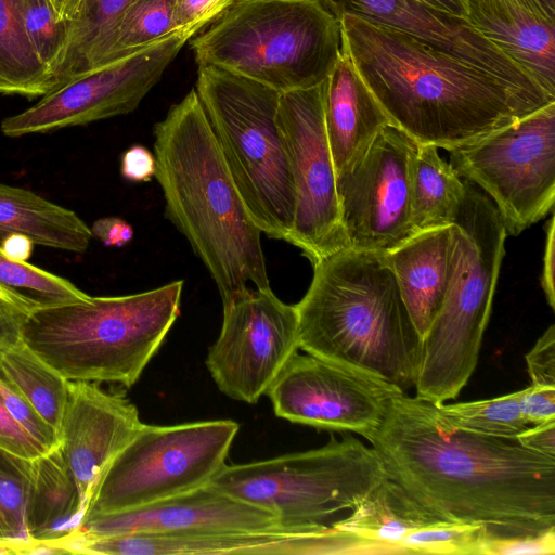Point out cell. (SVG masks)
I'll return each mask as SVG.
<instances>
[{
	"instance_id": "9c48e42d",
	"label": "cell",
	"mask_w": 555,
	"mask_h": 555,
	"mask_svg": "<svg viewBox=\"0 0 555 555\" xmlns=\"http://www.w3.org/2000/svg\"><path fill=\"white\" fill-rule=\"evenodd\" d=\"M387 474L372 447L352 435L323 447L246 464L228 465L212 477L219 490L267 509L289 528H317L352 509Z\"/></svg>"
},
{
	"instance_id": "4fadbf2b",
	"label": "cell",
	"mask_w": 555,
	"mask_h": 555,
	"mask_svg": "<svg viewBox=\"0 0 555 555\" xmlns=\"http://www.w3.org/2000/svg\"><path fill=\"white\" fill-rule=\"evenodd\" d=\"M416 144L389 124L347 170L336 176L340 223L348 247L387 253L417 232L410 193Z\"/></svg>"
},
{
	"instance_id": "83f0119b",
	"label": "cell",
	"mask_w": 555,
	"mask_h": 555,
	"mask_svg": "<svg viewBox=\"0 0 555 555\" xmlns=\"http://www.w3.org/2000/svg\"><path fill=\"white\" fill-rule=\"evenodd\" d=\"M180 30L175 18V0H133L91 55L86 73L132 55Z\"/></svg>"
},
{
	"instance_id": "3957f363",
	"label": "cell",
	"mask_w": 555,
	"mask_h": 555,
	"mask_svg": "<svg viewBox=\"0 0 555 555\" xmlns=\"http://www.w3.org/2000/svg\"><path fill=\"white\" fill-rule=\"evenodd\" d=\"M153 134L166 216L208 270L222 306L248 284L269 288L262 232L248 215L195 89L169 108Z\"/></svg>"
},
{
	"instance_id": "ba28073f",
	"label": "cell",
	"mask_w": 555,
	"mask_h": 555,
	"mask_svg": "<svg viewBox=\"0 0 555 555\" xmlns=\"http://www.w3.org/2000/svg\"><path fill=\"white\" fill-rule=\"evenodd\" d=\"M194 89L249 217L288 243L296 193L278 122L281 93L210 65L198 66Z\"/></svg>"
},
{
	"instance_id": "8fae6325",
	"label": "cell",
	"mask_w": 555,
	"mask_h": 555,
	"mask_svg": "<svg viewBox=\"0 0 555 555\" xmlns=\"http://www.w3.org/2000/svg\"><path fill=\"white\" fill-rule=\"evenodd\" d=\"M448 152L457 175L492 201L506 234H520L553 210L555 102Z\"/></svg>"
},
{
	"instance_id": "4316f807",
	"label": "cell",
	"mask_w": 555,
	"mask_h": 555,
	"mask_svg": "<svg viewBox=\"0 0 555 555\" xmlns=\"http://www.w3.org/2000/svg\"><path fill=\"white\" fill-rule=\"evenodd\" d=\"M410 193L416 231L453 223L464 195V181L438 147L416 144L411 162Z\"/></svg>"
},
{
	"instance_id": "f546056e",
	"label": "cell",
	"mask_w": 555,
	"mask_h": 555,
	"mask_svg": "<svg viewBox=\"0 0 555 555\" xmlns=\"http://www.w3.org/2000/svg\"><path fill=\"white\" fill-rule=\"evenodd\" d=\"M0 369L59 437L68 379L46 363L24 341L0 353Z\"/></svg>"
},
{
	"instance_id": "816d5d0a",
	"label": "cell",
	"mask_w": 555,
	"mask_h": 555,
	"mask_svg": "<svg viewBox=\"0 0 555 555\" xmlns=\"http://www.w3.org/2000/svg\"><path fill=\"white\" fill-rule=\"evenodd\" d=\"M0 555H22L21 550L5 543H0Z\"/></svg>"
},
{
	"instance_id": "6da1fadb",
	"label": "cell",
	"mask_w": 555,
	"mask_h": 555,
	"mask_svg": "<svg viewBox=\"0 0 555 555\" xmlns=\"http://www.w3.org/2000/svg\"><path fill=\"white\" fill-rule=\"evenodd\" d=\"M365 438L387 477L439 520L480 524L500 537L555 527V457L516 439L456 428L437 404L403 390Z\"/></svg>"
},
{
	"instance_id": "b9f144b4",
	"label": "cell",
	"mask_w": 555,
	"mask_h": 555,
	"mask_svg": "<svg viewBox=\"0 0 555 555\" xmlns=\"http://www.w3.org/2000/svg\"><path fill=\"white\" fill-rule=\"evenodd\" d=\"M519 406L528 424L555 420V387L531 385L521 389Z\"/></svg>"
},
{
	"instance_id": "7c38bea8",
	"label": "cell",
	"mask_w": 555,
	"mask_h": 555,
	"mask_svg": "<svg viewBox=\"0 0 555 555\" xmlns=\"http://www.w3.org/2000/svg\"><path fill=\"white\" fill-rule=\"evenodd\" d=\"M278 122L296 193L288 243L313 263L348 247L340 223L334 167L324 120V81L281 93Z\"/></svg>"
},
{
	"instance_id": "60d3db41",
	"label": "cell",
	"mask_w": 555,
	"mask_h": 555,
	"mask_svg": "<svg viewBox=\"0 0 555 555\" xmlns=\"http://www.w3.org/2000/svg\"><path fill=\"white\" fill-rule=\"evenodd\" d=\"M234 0H175V18L179 29H204Z\"/></svg>"
},
{
	"instance_id": "681fc988",
	"label": "cell",
	"mask_w": 555,
	"mask_h": 555,
	"mask_svg": "<svg viewBox=\"0 0 555 555\" xmlns=\"http://www.w3.org/2000/svg\"><path fill=\"white\" fill-rule=\"evenodd\" d=\"M437 11L467 18V0H417Z\"/></svg>"
},
{
	"instance_id": "277c9868",
	"label": "cell",
	"mask_w": 555,
	"mask_h": 555,
	"mask_svg": "<svg viewBox=\"0 0 555 555\" xmlns=\"http://www.w3.org/2000/svg\"><path fill=\"white\" fill-rule=\"evenodd\" d=\"M312 264L295 305L299 349L403 391L415 387L423 339L385 254L346 247Z\"/></svg>"
},
{
	"instance_id": "cb8c5ba5",
	"label": "cell",
	"mask_w": 555,
	"mask_h": 555,
	"mask_svg": "<svg viewBox=\"0 0 555 555\" xmlns=\"http://www.w3.org/2000/svg\"><path fill=\"white\" fill-rule=\"evenodd\" d=\"M85 511L78 485L60 448L33 459L26 506V529L30 541L65 550L64 544L79 529Z\"/></svg>"
},
{
	"instance_id": "f907efd6",
	"label": "cell",
	"mask_w": 555,
	"mask_h": 555,
	"mask_svg": "<svg viewBox=\"0 0 555 555\" xmlns=\"http://www.w3.org/2000/svg\"><path fill=\"white\" fill-rule=\"evenodd\" d=\"M61 20L69 21L75 15L81 0H50Z\"/></svg>"
},
{
	"instance_id": "ab89813d",
	"label": "cell",
	"mask_w": 555,
	"mask_h": 555,
	"mask_svg": "<svg viewBox=\"0 0 555 555\" xmlns=\"http://www.w3.org/2000/svg\"><path fill=\"white\" fill-rule=\"evenodd\" d=\"M0 448L29 460L49 451L9 413L1 400Z\"/></svg>"
},
{
	"instance_id": "bcb514c9",
	"label": "cell",
	"mask_w": 555,
	"mask_h": 555,
	"mask_svg": "<svg viewBox=\"0 0 555 555\" xmlns=\"http://www.w3.org/2000/svg\"><path fill=\"white\" fill-rule=\"evenodd\" d=\"M27 315L0 300V353L23 341L22 330Z\"/></svg>"
},
{
	"instance_id": "8992f818",
	"label": "cell",
	"mask_w": 555,
	"mask_h": 555,
	"mask_svg": "<svg viewBox=\"0 0 555 555\" xmlns=\"http://www.w3.org/2000/svg\"><path fill=\"white\" fill-rule=\"evenodd\" d=\"M189 41L198 66H216L280 93L326 80L341 24L321 0H234Z\"/></svg>"
},
{
	"instance_id": "5b68a950",
	"label": "cell",
	"mask_w": 555,
	"mask_h": 555,
	"mask_svg": "<svg viewBox=\"0 0 555 555\" xmlns=\"http://www.w3.org/2000/svg\"><path fill=\"white\" fill-rule=\"evenodd\" d=\"M183 284L35 311L24 322L23 341L68 380L130 388L179 317Z\"/></svg>"
},
{
	"instance_id": "1f68e13d",
	"label": "cell",
	"mask_w": 555,
	"mask_h": 555,
	"mask_svg": "<svg viewBox=\"0 0 555 555\" xmlns=\"http://www.w3.org/2000/svg\"><path fill=\"white\" fill-rule=\"evenodd\" d=\"M132 1L81 0L69 20L67 44L53 76L51 92L86 73L91 55Z\"/></svg>"
},
{
	"instance_id": "836d02e7",
	"label": "cell",
	"mask_w": 555,
	"mask_h": 555,
	"mask_svg": "<svg viewBox=\"0 0 555 555\" xmlns=\"http://www.w3.org/2000/svg\"><path fill=\"white\" fill-rule=\"evenodd\" d=\"M521 390L505 396L453 404H439L447 422L474 434L515 439L527 428L520 406Z\"/></svg>"
},
{
	"instance_id": "d4e9b609",
	"label": "cell",
	"mask_w": 555,
	"mask_h": 555,
	"mask_svg": "<svg viewBox=\"0 0 555 555\" xmlns=\"http://www.w3.org/2000/svg\"><path fill=\"white\" fill-rule=\"evenodd\" d=\"M350 511L332 526L353 538L363 554H401L399 542L409 532L439 520L389 478Z\"/></svg>"
},
{
	"instance_id": "c3c4849f",
	"label": "cell",
	"mask_w": 555,
	"mask_h": 555,
	"mask_svg": "<svg viewBox=\"0 0 555 555\" xmlns=\"http://www.w3.org/2000/svg\"><path fill=\"white\" fill-rule=\"evenodd\" d=\"M34 245L27 236L12 234L2 242L0 249L13 260L27 261L33 253Z\"/></svg>"
},
{
	"instance_id": "f5cc1de1",
	"label": "cell",
	"mask_w": 555,
	"mask_h": 555,
	"mask_svg": "<svg viewBox=\"0 0 555 555\" xmlns=\"http://www.w3.org/2000/svg\"><path fill=\"white\" fill-rule=\"evenodd\" d=\"M542 7L550 12L552 15H555V0H538Z\"/></svg>"
},
{
	"instance_id": "7a4b0ae2",
	"label": "cell",
	"mask_w": 555,
	"mask_h": 555,
	"mask_svg": "<svg viewBox=\"0 0 555 555\" xmlns=\"http://www.w3.org/2000/svg\"><path fill=\"white\" fill-rule=\"evenodd\" d=\"M343 44L390 124L447 151L555 99L524 90L400 30L345 14Z\"/></svg>"
},
{
	"instance_id": "ffe728a7",
	"label": "cell",
	"mask_w": 555,
	"mask_h": 555,
	"mask_svg": "<svg viewBox=\"0 0 555 555\" xmlns=\"http://www.w3.org/2000/svg\"><path fill=\"white\" fill-rule=\"evenodd\" d=\"M282 526L274 514L208 483L125 513L89 517L74 535L105 538L132 533L267 530Z\"/></svg>"
},
{
	"instance_id": "52a82bcc",
	"label": "cell",
	"mask_w": 555,
	"mask_h": 555,
	"mask_svg": "<svg viewBox=\"0 0 555 555\" xmlns=\"http://www.w3.org/2000/svg\"><path fill=\"white\" fill-rule=\"evenodd\" d=\"M452 224L454 274L446 300L423 337L414 387L416 397L437 405L455 399L477 366L506 237L492 201L466 180Z\"/></svg>"
},
{
	"instance_id": "74e56055",
	"label": "cell",
	"mask_w": 555,
	"mask_h": 555,
	"mask_svg": "<svg viewBox=\"0 0 555 555\" xmlns=\"http://www.w3.org/2000/svg\"><path fill=\"white\" fill-rule=\"evenodd\" d=\"M555 527L524 535L500 537L491 534L481 555H554Z\"/></svg>"
},
{
	"instance_id": "7dc6e473",
	"label": "cell",
	"mask_w": 555,
	"mask_h": 555,
	"mask_svg": "<svg viewBox=\"0 0 555 555\" xmlns=\"http://www.w3.org/2000/svg\"><path fill=\"white\" fill-rule=\"evenodd\" d=\"M554 255H555V219L554 215L550 218L546 225V242L543 258V269L541 275V286L545 294L550 307L555 309V289H554Z\"/></svg>"
},
{
	"instance_id": "d590c367",
	"label": "cell",
	"mask_w": 555,
	"mask_h": 555,
	"mask_svg": "<svg viewBox=\"0 0 555 555\" xmlns=\"http://www.w3.org/2000/svg\"><path fill=\"white\" fill-rule=\"evenodd\" d=\"M18 7L33 48L49 69L52 85L67 44L69 21L60 18L50 0H18Z\"/></svg>"
},
{
	"instance_id": "484cf974",
	"label": "cell",
	"mask_w": 555,
	"mask_h": 555,
	"mask_svg": "<svg viewBox=\"0 0 555 555\" xmlns=\"http://www.w3.org/2000/svg\"><path fill=\"white\" fill-rule=\"evenodd\" d=\"M12 234L73 253L86 251L92 238L90 228L75 211L29 190L0 184V246Z\"/></svg>"
},
{
	"instance_id": "e575fe53",
	"label": "cell",
	"mask_w": 555,
	"mask_h": 555,
	"mask_svg": "<svg viewBox=\"0 0 555 555\" xmlns=\"http://www.w3.org/2000/svg\"><path fill=\"white\" fill-rule=\"evenodd\" d=\"M491 534L480 524L437 520L409 532L399 550L401 554L481 555Z\"/></svg>"
},
{
	"instance_id": "d6986e66",
	"label": "cell",
	"mask_w": 555,
	"mask_h": 555,
	"mask_svg": "<svg viewBox=\"0 0 555 555\" xmlns=\"http://www.w3.org/2000/svg\"><path fill=\"white\" fill-rule=\"evenodd\" d=\"M336 17L354 15L414 36L529 92L546 93L519 65L478 33L467 18L417 0H321Z\"/></svg>"
},
{
	"instance_id": "f1b7e54d",
	"label": "cell",
	"mask_w": 555,
	"mask_h": 555,
	"mask_svg": "<svg viewBox=\"0 0 555 555\" xmlns=\"http://www.w3.org/2000/svg\"><path fill=\"white\" fill-rule=\"evenodd\" d=\"M51 90V74L33 48L18 0H0V93L35 98Z\"/></svg>"
},
{
	"instance_id": "ee69618b",
	"label": "cell",
	"mask_w": 555,
	"mask_h": 555,
	"mask_svg": "<svg viewBox=\"0 0 555 555\" xmlns=\"http://www.w3.org/2000/svg\"><path fill=\"white\" fill-rule=\"evenodd\" d=\"M92 236L106 247H122L133 238V228L119 217H104L95 220L90 228Z\"/></svg>"
},
{
	"instance_id": "d6a6232c",
	"label": "cell",
	"mask_w": 555,
	"mask_h": 555,
	"mask_svg": "<svg viewBox=\"0 0 555 555\" xmlns=\"http://www.w3.org/2000/svg\"><path fill=\"white\" fill-rule=\"evenodd\" d=\"M33 477V460L0 448V543L31 555L34 544L26 529V506Z\"/></svg>"
},
{
	"instance_id": "f6af8a7d",
	"label": "cell",
	"mask_w": 555,
	"mask_h": 555,
	"mask_svg": "<svg viewBox=\"0 0 555 555\" xmlns=\"http://www.w3.org/2000/svg\"><path fill=\"white\" fill-rule=\"evenodd\" d=\"M515 439L530 451L555 457V420L527 427Z\"/></svg>"
},
{
	"instance_id": "44dd1931",
	"label": "cell",
	"mask_w": 555,
	"mask_h": 555,
	"mask_svg": "<svg viewBox=\"0 0 555 555\" xmlns=\"http://www.w3.org/2000/svg\"><path fill=\"white\" fill-rule=\"evenodd\" d=\"M467 20L555 96V15L538 0H467Z\"/></svg>"
},
{
	"instance_id": "7402d4cb",
	"label": "cell",
	"mask_w": 555,
	"mask_h": 555,
	"mask_svg": "<svg viewBox=\"0 0 555 555\" xmlns=\"http://www.w3.org/2000/svg\"><path fill=\"white\" fill-rule=\"evenodd\" d=\"M454 224L421 230L384 253L422 339L439 313L455 268Z\"/></svg>"
},
{
	"instance_id": "8d00e7d4",
	"label": "cell",
	"mask_w": 555,
	"mask_h": 555,
	"mask_svg": "<svg viewBox=\"0 0 555 555\" xmlns=\"http://www.w3.org/2000/svg\"><path fill=\"white\" fill-rule=\"evenodd\" d=\"M0 400L9 413L47 450L59 447L56 433L37 414L1 369Z\"/></svg>"
},
{
	"instance_id": "30bf717a",
	"label": "cell",
	"mask_w": 555,
	"mask_h": 555,
	"mask_svg": "<svg viewBox=\"0 0 555 555\" xmlns=\"http://www.w3.org/2000/svg\"><path fill=\"white\" fill-rule=\"evenodd\" d=\"M238 430L232 420L143 423L104 473L83 519L133 511L208 485L225 464Z\"/></svg>"
},
{
	"instance_id": "5bb4252c",
	"label": "cell",
	"mask_w": 555,
	"mask_h": 555,
	"mask_svg": "<svg viewBox=\"0 0 555 555\" xmlns=\"http://www.w3.org/2000/svg\"><path fill=\"white\" fill-rule=\"evenodd\" d=\"M197 33L180 31L132 55L94 68L44 95L30 108L1 121L11 138L55 131L133 112L167 66Z\"/></svg>"
},
{
	"instance_id": "7bdbcfd3",
	"label": "cell",
	"mask_w": 555,
	"mask_h": 555,
	"mask_svg": "<svg viewBox=\"0 0 555 555\" xmlns=\"http://www.w3.org/2000/svg\"><path fill=\"white\" fill-rule=\"evenodd\" d=\"M156 158L143 145L134 144L126 150L120 160L121 176L131 182H149L155 178Z\"/></svg>"
},
{
	"instance_id": "e0dca14e",
	"label": "cell",
	"mask_w": 555,
	"mask_h": 555,
	"mask_svg": "<svg viewBox=\"0 0 555 555\" xmlns=\"http://www.w3.org/2000/svg\"><path fill=\"white\" fill-rule=\"evenodd\" d=\"M67 547L70 554L107 555H326L349 553L347 537L333 526L132 533L105 538L75 535L68 542Z\"/></svg>"
},
{
	"instance_id": "f35d334b",
	"label": "cell",
	"mask_w": 555,
	"mask_h": 555,
	"mask_svg": "<svg viewBox=\"0 0 555 555\" xmlns=\"http://www.w3.org/2000/svg\"><path fill=\"white\" fill-rule=\"evenodd\" d=\"M529 376L534 386L555 387V325L552 324L526 354Z\"/></svg>"
},
{
	"instance_id": "ac0fdd59",
	"label": "cell",
	"mask_w": 555,
	"mask_h": 555,
	"mask_svg": "<svg viewBox=\"0 0 555 555\" xmlns=\"http://www.w3.org/2000/svg\"><path fill=\"white\" fill-rule=\"evenodd\" d=\"M142 425L137 406L125 395L106 391L96 382L68 380L59 448L85 509L113 460Z\"/></svg>"
},
{
	"instance_id": "4dcf8cb0",
	"label": "cell",
	"mask_w": 555,
	"mask_h": 555,
	"mask_svg": "<svg viewBox=\"0 0 555 555\" xmlns=\"http://www.w3.org/2000/svg\"><path fill=\"white\" fill-rule=\"evenodd\" d=\"M88 296L70 281L26 261L13 260L0 249V300L27 317Z\"/></svg>"
},
{
	"instance_id": "9a60e30c",
	"label": "cell",
	"mask_w": 555,
	"mask_h": 555,
	"mask_svg": "<svg viewBox=\"0 0 555 555\" xmlns=\"http://www.w3.org/2000/svg\"><path fill=\"white\" fill-rule=\"evenodd\" d=\"M222 308L221 331L206 365L222 393L253 404L299 349L297 311L271 287L248 288Z\"/></svg>"
},
{
	"instance_id": "603a6c76",
	"label": "cell",
	"mask_w": 555,
	"mask_h": 555,
	"mask_svg": "<svg viewBox=\"0 0 555 555\" xmlns=\"http://www.w3.org/2000/svg\"><path fill=\"white\" fill-rule=\"evenodd\" d=\"M324 120L336 176L347 170L390 124L344 44L324 81Z\"/></svg>"
},
{
	"instance_id": "2e32d148",
	"label": "cell",
	"mask_w": 555,
	"mask_h": 555,
	"mask_svg": "<svg viewBox=\"0 0 555 555\" xmlns=\"http://www.w3.org/2000/svg\"><path fill=\"white\" fill-rule=\"evenodd\" d=\"M398 390L382 379L296 352L266 395L278 417L365 438L378 427Z\"/></svg>"
}]
</instances>
